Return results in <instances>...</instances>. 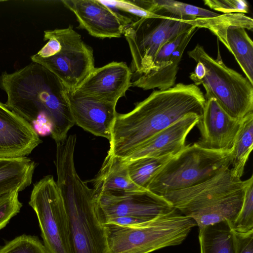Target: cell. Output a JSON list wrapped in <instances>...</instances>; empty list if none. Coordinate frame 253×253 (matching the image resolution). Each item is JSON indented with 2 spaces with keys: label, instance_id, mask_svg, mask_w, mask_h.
<instances>
[{
  "label": "cell",
  "instance_id": "obj_1",
  "mask_svg": "<svg viewBox=\"0 0 253 253\" xmlns=\"http://www.w3.org/2000/svg\"><path fill=\"white\" fill-rule=\"evenodd\" d=\"M0 88L6 106L40 134L50 133L56 144L64 142L75 125L66 98L67 88L51 72L32 62L13 73L3 72Z\"/></svg>",
  "mask_w": 253,
  "mask_h": 253
},
{
  "label": "cell",
  "instance_id": "obj_2",
  "mask_svg": "<svg viewBox=\"0 0 253 253\" xmlns=\"http://www.w3.org/2000/svg\"><path fill=\"white\" fill-rule=\"evenodd\" d=\"M206 99L194 84L154 90L131 111L117 114L107 155L125 159L149 138L190 114L201 116Z\"/></svg>",
  "mask_w": 253,
  "mask_h": 253
},
{
  "label": "cell",
  "instance_id": "obj_3",
  "mask_svg": "<svg viewBox=\"0 0 253 253\" xmlns=\"http://www.w3.org/2000/svg\"><path fill=\"white\" fill-rule=\"evenodd\" d=\"M76 144L56 146V183L67 211L74 253H109L106 228L101 222L96 195L78 174L74 163Z\"/></svg>",
  "mask_w": 253,
  "mask_h": 253
},
{
  "label": "cell",
  "instance_id": "obj_4",
  "mask_svg": "<svg viewBox=\"0 0 253 253\" xmlns=\"http://www.w3.org/2000/svg\"><path fill=\"white\" fill-rule=\"evenodd\" d=\"M246 180L230 168L194 186L160 195L198 229L224 221L232 222L242 206Z\"/></svg>",
  "mask_w": 253,
  "mask_h": 253
},
{
  "label": "cell",
  "instance_id": "obj_5",
  "mask_svg": "<svg viewBox=\"0 0 253 253\" xmlns=\"http://www.w3.org/2000/svg\"><path fill=\"white\" fill-rule=\"evenodd\" d=\"M104 225L109 253H151L181 244L196 224L174 209L136 226Z\"/></svg>",
  "mask_w": 253,
  "mask_h": 253
},
{
  "label": "cell",
  "instance_id": "obj_6",
  "mask_svg": "<svg viewBox=\"0 0 253 253\" xmlns=\"http://www.w3.org/2000/svg\"><path fill=\"white\" fill-rule=\"evenodd\" d=\"M43 40L48 42L31 56L32 61L51 72L67 88H77L95 68L91 47L71 25L45 31Z\"/></svg>",
  "mask_w": 253,
  "mask_h": 253
},
{
  "label": "cell",
  "instance_id": "obj_7",
  "mask_svg": "<svg viewBox=\"0 0 253 253\" xmlns=\"http://www.w3.org/2000/svg\"><path fill=\"white\" fill-rule=\"evenodd\" d=\"M188 54L205 67L204 77L193 84L203 85L206 99H214L230 117L236 119L243 120L253 114V84L224 63L219 49L216 58H213L203 46L197 44Z\"/></svg>",
  "mask_w": 253,
  "mask_h": 253
},
{
  "label": "cell",
  "instance_id": "obj_8",
  "mask_svg": "<svg viewBox=\"0 0 253 253\" xmlns=\"http://www.w3.org/2000/svg\"><path fill=\"white\" fill-rule=\"evenodd\" d=\"M230 167V153L186 145L154 175L147 189L158 195L200 184Z\"/></svg>",
  "mask_w": 253,
  "mask_h": 253
},
{
  "label": "cell",
  "instance_id": "obj_9",
  "mask_svg": "<svg viewBox=\"0 0 253 253\" xmlns=\"http://www.w3.org/2000/svg\"><path fill=\"white\" fill-rule=\"evenodd\" d=\"M29 204L37 215L47 253H74L67 211L52 175L34 185Z\"/></svg>",
  "mask_w": 253,
  "mask_h": 253
},
{
  "label": "cell",
  "instance_id": "obj_10",
  "mask_svg": "<svg viewBox=\"0 0 253 253\" xmlns=\"http://www.w3.org/2000/svg\"><path fill=\"white\" fill-rule=\"evenodd\" d=\"M186 20L170 17L142 18L127 26L123 34L132 57V74L138 78L148 73L162 46L193 27Z\"/></svg>",
  "mask_w": 253,
  "mask_h": 253
},
{
  "label": "cell",
  "instance_id": "obj_11",
  "mask_svg": "<svg viewBox=\"0 0 253 253\" xmlns=\"http://www.w3.org/2000/svg\"><path fill=\"white\" fill-rule=\"evenodd\" d=\"M96 195L99 215L103 225L110 219L124 216L146 222L174 209L162 196L147 189L106 191Z\"/></svg>",
  "mask_w": 253,
  "mask_h": 253
},
{
  "label": "cell",
  "instance_id": "obj_12",
  "mask_svg": "<svg viewBox=\"0 0 253 253\" xmlns=\"http://www.w3.org/2000/svg\"><path fill=\"white\" fill-rule=\"evenodd\" d=\"M62 2L75 14L79 27L94 37L119 38L134 22L99 0H64Z\"/></svg>",
  "mask_w": 253,
  "mask_h": 253
},
{
  "label": "cell",
  "instance_id": "obj_13",
  "mask_svg": "<svg viewBox=\"0 0 253 253\" xmlns=\"http://www.w3.org/2000/svg\"><path fill=\"white\" fill-rule=\"evenodd\" d=\"M243 120L230 117L214 99H206L197 125L200 137L195 143L207 150L231 153Z\"/></svg>",
  "mask_w": 253,
  "mask_h": 253
},
{
  "label": "cell",
  "instance_id": "obj_14",
  "mask_svg": "<svg viewBox=\"0 0 253 253\" xmlns=\"http://www.w3.org/2000/svg\"><path fill=\"white\" fill-rule=\"evenodd\" d=\"M65 94L75 124L95 136L109 140L117 114V104L68 88Z\"/></svg>",
  "mask_w": 253,
  "mask_h": 253
},
{
  "label": "cell",
  "instance_id": "obj_15",
  "mask_svg": "<svg viewBox=\"0 0 253 253\" xmlns=\"http://www.w3.org/2000/svg\"><path fill=\"white\" fill-rule=\"evenodd\" d=\"M42 142L32 126L0 101V159L27 157Z\"/></svg>",
  "mask_w": 253,
  "mask_h": 253
},
{
  "label": "cell",
  "instance_id": "obj_16",
  "mask_svg": "<svg viewBox=\"0 0 253 253\" xmlns=\"http://www.w3.org/2000/svg\"><path fill=\"white\" fill-rule=\"evenodd\" d=\"M132 72L123 62H112L94 68L74 90L100 100L117 103L131 86Z\"/></svg>",
  "mask_w": 253,
  "mask_h": 253
},
{
  "label": "cell",
  "instance_id": "obj_17",
  "mask_svg": "<svg viewBox=\"0 0 253 253\" xmlns=\"http://www.w3.org/2000/svg\"><path fill=\"white\" fill-rule=\"evenodd\" d=\"M200 117L196 114L185 116L144 141L123 160L128 161L143 157L177 154L186 146L187 136L197 125Z\"/></svg>",
  "mask_w": 253,
  "mask_h": 253
},
{
  "label": "cell",
  "instance_id": "obj_18",
  "mask_svg": "<svg viewBox=\"0 0 253 253\" xmlns=\"http://www.w3.org/2000/svg\"><path fill=\"white\" fill-rule=\"evenodd\" d=\"M93 189L96 194L106 191L145 190L132 181L127 165L122 159L108 155L93 179Z\"/></svg>",
  "mask_w": 253,
  "mask_h": 253
},
{
  "label": "cell",
  "instance_id": "obj_19",
  "mask_svg": "<svg viewBox=\"0 0 253 253\" xmlns=\"http://www.w3.org/2000/svg\"><path fill=\"white\" fill-rule=\"evenodd\" d=\"M198 30V28L193 26L187 32L178 47L172 53L169 64L166 67L138 77L132 82L131 86L145 90L155 88L165 90L173 86L183 52Z\"/></svg>",
  "mask_w": 253,
  "mask_h": 253
},
{
  "label": "cell",
  "instance_id": "obj_20",
  "mask_svg": "<svg viewBox=\"0 0 253 253\" xmlns=\"http://www.w3.org/2000/svg\"><path fill=\"white\" fill-rule=\"evenodd\" d=\"M36 164L27 157L0 159V197L24 190L32 182Z\"/></svg>",
  "mask_w": 253,
  "mask_h": 253
},
{
  "label": "cell",
  "instance_id": "obj_21",
  "mask_svg": "<svg viewBox=\"0 0 253 253\" xmlns=\"http://www.w3.org/2000/svg\"><path fill=\"white\" fill-rule=\"evenodd\" d=\"M144 10L163 16L182 20L211 18L219 14L207 9L172 0H134Z\"/></svg>",
  "mask_w": 253,
  "mask_h": 253
},
{
  "label": "cell",
  "instance_id": "obj_22",
  "mask_svg": "<svg viewBox=\"0 0 253 253\" xmlns=\"http://www.w3.org/2000/svg\"><path fill=\"white\" fill-rule=\"evenodd\" d=\"M225 40L226 47L253 84V42L246 29L239 26H229L225 33Z\"/></svg>",
  "mask_w": 253,
  "mask_h": 253
},
{
  "label": "cell",
  "instance_id": "obj_23",
  "mask_svg": "<svg viewBox=\"0 0 253 253\" xmlns=\"http://www.w3.org/2000/svg\"><path fill=\"white\" fill-rule=\"evenodd\" d=\"M200 253H235L232 230L228 221L199 229Z\"/></svg>",
  "mask_w": 253,
  "mask_h": 253
},
{
  "label": "cell",
  "instance_id": "obj_24",
  "mask_svg": "<svg viewBox=\"0 0 253 253\" xmlns=\"http://www.w3.org/2000/svg\"><path fill=\"white\" fill-rule=\"evenodd\" d=\"M253 147V114L242 121L230 153V168L233 174L241 178Z\"/></svg>",
  "mask_w": 253,
  "mask_h": 253
},
{
  "label": "cell",
  "instance_id": "obj_25",
  "mask_svg": "<svg viewBox=\"0 0 253 253\" xmlns=\"http://www.w3.org/2000/svg\"><path fill=\"white\" fill-rule=\"evenodd\" d=\"M186 22L197 28H206L216 36L226 47L225 33L230 26H239L253 31V20L245 14H223L211 18H200L187 20Z\"/></svg>",
  "mask_w": 253,
  "mask_h": 253
},
{
  "label": "cell",
  "instance_id": "obj_26",
  "mask_svg": "<svg viewBox=\"0 0 253 253\" xmlns=\"http://www.w3.org/2000/svg\"><path fill=\"white\" fill-rule=\"evenodd\" d=\"M173 156L169 154L159 157H143L126 161L129 176L139 187L147 189L151 180L157 172Z\"/></svg>",
  "mask_w": 253,
  "mask_h": 253
},
{
  "label": "cell",
  "instance_id": "obj_27",
  "mask_svg": "<svg viewBox=\"0 0 253 253\" xmlns=\"http://www.w3.org/2000/svg\"><path fill=\"white\" fill-rule=\"evenodd\" d=\"M231 228L236 232L245 233L253 230V176L246 180L243 203L234 221L229 223Z\"/></svg>",
  "mask_w": 253,
  "mask_h": 253
},
{
  "label": "cell",
  "instance_id": "obj_28",
  "mask_svg": "<svg viewBox=\"0 0 253 253\" xmlns=\"http://www.w3.org/2000/svg\"><path fill=\"white\" fill-rule=\"evenodd\" d=\"M0 253H47L38 237L22 234L0 248Z\"/></svg>",
  "mask_w": 253,
  "mask_h": 253
},
{
  "label": "cell",
  "instance_id": "obj_29",
  "mask_svg": "<svg viewBox=\"0 0 253 253\" xmlns=\"http://www.w3.org/2000/svg\"><path fill=\"white\" fill-rule=\"evenodd\" d=\"M18 192H13L0 197V230L20 211L22 204Z\"/></svg>",
  "mask_w": 253,
  "mask_h": 253
},
{
  "label": "cell",
  "instance_id": "obj_30",
  "mask_svg": "<svg viewBox=\"0 0 253 253\" xmlns=\"http://www.w3.org/2000/svg\"><path fill=\"white\" fill-rule=\"evenodd\" d=\"M188 31L169 41L162 46L153 60L152 69L149 72L160 70L169 64L172 53L178 47Z\"/></svg>",
  "mask_w": 253,
  "mask_h": 253
},
{
  "label": "cell",
  "instance_id": "obj_31",
  "mask_svg": "<svg viewBox=\"0 0 253 253\" xmlns=\"http://www.w3.org/2000/svg\"><path fill=\"white\" fill-rule=\"evenodd\" d=\"M205 5L224 14L248 13L249 6L245 0H204Z\"/></svg>",
  "mask_w": 253,
  "mask_h": 253
},
{
  "label": "cell",
  "instance_id": "obj_32",
  "mask_svg": "<svg viewBox=\"0 0 253 253\" xmlns=\"http://www.w3.org/2000/svg\"><path fill=\"white\" fill-rule=\"evenodd\" d=\"M232 230L235 253H253V230L245 233Z\"/></svg>",
  "mask_w": 253,
  "mask_h": 253
}]
</instances>
